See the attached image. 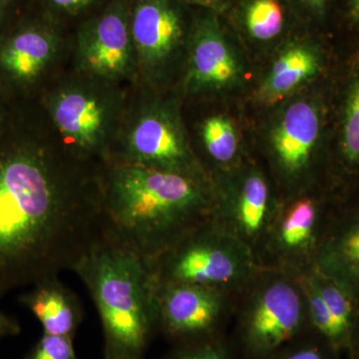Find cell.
Instances as JSON below:
<instances>
[{"instance_id":"19","label":"cell","mask_w":359,"mask_h":359,"mask_svg":"<svg viewBox=\"0 0 359 359\" xmlns=\"http://www.w3.org/2000/svg\"><path fill=\"white\" fill-rule=\"evenodd\" d=\"M306 271L311 276L321 299L327 304L328 311L334 321L335 327L344 344V353H346L349 337L358 316V304L339 285L316 271V269L309 268Z\"/></svg>"},{"instance_id":"11","label":"cell","mask_w":359,"mask_h":359,"mask_svg":"<svg viewBox=\"0 0 359 359\" xmlns=\"http://www.w3.org/2000/svg\"><path fill=\"white\" fill-rule=\"evenodd\" d=\"M231 297L203 285L156 283L159 330L179 344L215 337Z\"/></svg>"},{"instance_id":"23","label":"cell","mask_w":359,"mask_h":359,"mask_svg":"<svg viewBox=\"0 0 359 359\" xmlns=\"http://www.w3.org/2000/svg\"><path fill=\"white\" fill-rule=\"evenodd\" d=\"M268 359H340L341 353L313 330Z\"/></svg>"},{"instance_id":"30","label":"cell","mask_w":359,"mask_h":359,"mask_svg":"<svg viewBox=\"0 0 359 359\" xmlns=\"http://www.w3.org/2000/svg\"><path fill=\"white\" fill-rule=\"evenodd\" d=\"M346 353L347 354V359H359V308L353 332H351L348 344H347Z\"/></svg>"},{"instance_id":"31","label":"cell","mask_w":359,"mask_h":359,"mask_svg":"<svg viewBox=\"0 0 359 359\" xmlns=\"http://www.w3.org/2000/svg\"><path fill=\"white\" fill-rule=\"evenodd\" d=\"M304 1L316 11H323L327 4V0H304Z\"/></svg>"},{"instance_id":"7","label":"cell","mask_w":359,"mask_h":359,"mask_svg":"<svg viewBox=\"0 0 359 359\" xmlns=\"http://www.w3.org/2000/svg\"><path fill=\"white\" fill-rule=\"evenodd\" d=\"M27 4L0 34V89L13 103L32 102L70 65L73 40Z\"/></svg>"},{"instance_id":"9","label":"cell","mask_w":359,"mask_h":359,"mask_svg":"<svg viewBox=\"0 0 359 359\" xmlns=\"http://www.w3.org/2000/svg\"><path fill=\"white\" fill-rule=\"evenodd\" d=\"M129 0H114L85 23L73 40L71 67L115 83L137 81V59Z\"/></svg>"},{"instance_id":"5","label":"cell","mask_w":359,"mask_h":359,"mask_svg":"<svg viewBox=\"0 0 359 359\" xmlns=\"http://www.w3.org/2000/svg\"><path fill=\"white\" fill-rule=\"evenodd\" d=\"M156 283H189L240 295L261 266L218 217L149 263Z\"/></svg>"},{"instance_id":"32","label":"cell","mask_w":359,"mask_h":359,"mask_svg":"<svg viewBox=\"0 0 359 359\" xmlns=\"http://www.w3.org/2000/svg\"><path fill=\"white\" fill-rule=\"evenodd\" d=\"M351 16L354 20L359 22V0L351 1Z\"/></svg>"},{"instance_id":"4","label":"cell","mask_w":359,"mask_h":359,"mask_svg":"<svg viewBox=\"0 0 359 359\" xmlns=\"http://www.w3.org/2000/svg\"><path fill=\"white\" fill-rule=\"evenodd\" d=\"M129 85L115 83L68 66L36 99L49 128L79 159L103 164L121 125Z\"/></svg>"},{"instance_id":"13","label":"cell","mask_w":359,"mask_h":359,"mask_svg":"<svg viewBox=\"0 0 359 359\" xmlns=\"http://www.w3.org/2000/svg\"><path fill=\"white\" fill-rule=\"evenodd\" d=\"M311 268L339 285L359 306V202L327 209Z\"/></svg>"},{"instance_id":"22","label":"cell","mask_w":359,"mask_h":359,"mask_svg":"<svg viewBox=\"0 0 359 359\" xmlns=\"http://www.w3.org/2000/svg\"><path fill=\"white\" fill-rule=\"evenodd\" d=\"M340 155L348 171H359V79L347 102Z\"/></svg>"},{"instance_id":"12","label":"cell","mask_w":359,"mask_h":359,"mask_svg":"<svg viewBox=\"0 0 359 359\" xmlns=\"http://www.w3.org/2000/svg\"><path fill=\"white\" fill-rule=\"evenodd\" d=\"M327 209L313 198H299L276 211L263 252L261 268L302 273L313 266Z\"/></svg>"},{"instance_id":"18","label":"cell","mask_w":359,"mask_h":359,"mask_svg":"<svg viewBox=\"0 0 359 359\" xmlns=\"http://www.w3.org/2000/svg\"><path fill=\"white\" fill-rule=\"evenodd\" d=\"M318 70L316 54L306 47H292L276 61L259 89V98L266 104L283 100Z\"/></svg>"},{"instance_id":"20","label":"cell","mask_w":359,"mask_h":359,"mask_svg":"<svg viewBox=\"0 0 359 359\" xmlns=\"http://www.w3.org/2000/svg\"><path fill=\"white\" fill-rule=\"evenodd\" d=\"M201 139L208 156L215 162L226 164L235 159L238 152L237 133L226 118H207L201 126Z\"/></svg>"},{"instance_id":"15","label":"cell","mask_w":359,"mask_h":359,"mask_svg":"<svg viewBox=\"0 0 359 359\" xmlns=\"http://www.w3.org/2000/svg\"><path fill=\"white\" fill-rule=\"evenodd\" d=\"M238 65L230 47L209 22L198 26L188 43L184 84L187 91L198 93L231 84Z\"/></svg>"},{"instance_id":"25","label":"cell","mask_w":359,"mask_h":359,"mask_svg":"<svg viewBox=\"0 0 359 359\" xmlns=\"http://www.w3.org/2000/svg\"><path fill=\"white\" fill-rule=\"evenodd\" d=\"M166 359H231L230 354L216 337L179 344Z\"/></svg>"},{"instance_id":"24","label":"cell","mask_w":359,"mask_h":359,"mask_svg":"<svg viewBox=\"0 0 359 359\" xmlns=\"http://www.w3.org/2000/svg\"><path fill=\"white\" fill-rule=\"evenodd\" d=\"M25 359H78L73 339L43 334Z\"/></svg>"},{"instance_id":"14","label":"cell","mask_w":359,"mask_h":359,"mask_svg":"<svg viewBox=\"0 0 359 359\" xmlns=\"http://www.w3.org/2000/svg\"><path fill=\"white\" fill-rule=\"evenodd\" d=\"M275 214L266 179L259 172H252L238 189L233 204L219 210L218 219L252 250L259 264Z\"/></svg>"},{"instance_id":"10","label":"cell","mask_w":359,"mask_h":359,"mask_svg":"<svg viewBox=\"0 0 359 359\" xmlns=\"http://www.w3.org/2000/svg\"><path fill=\"white\" fill-rule=\"evenodd\" d=\"M131 32L137 59V81L157 91L167 68L183 44L184 25L171 0H134Z\"/></svg>"},{"instance_id":"8","label":"cell","mask_w":359,"mask_h":359,"mask_svg":"<svg viewBox=\"0 0 359 359\" xmlns=\"http://www.w3.org/2000/svg\"><path fill=\"white\" fill-rule=\"evenodd\" d=\"M241 294L240 339L250 359H268L311 332L306 294L294 273L261 268Z\"/></svg>"},{"instance_id":"6","label":"cell","mask_w":359,"mask_h":359,"mask_svg":"<svg viewBox=\"0 0 359 359\" xmlns=\"http://www.w3.org/2000/svg\"><path fill=\"white\" fill-rule=\"evenodd\" d=\"M153 95V89L139 82L129 85L121 125L106 163L204 177L178 116Z\"/></svg>"},{"instance_id":"28","label":"cell","mask_w":359,"mask_h":359,"mask_svg":"<svg viewBox=\"0 0 359 359\" xmlns=\"http://www.w3.org/2000/svg\"><path fill=\"white\" fill-rule=\"evenodd\" d=\"M15 106L16 103L11 102L0 89V136L8 126Z\"/></svg>"},{"instance_id":"21","label":"cell","mask_w":359,"mask_h":359,"mask_svg":"<svg viewBox=\"0 0 359 359\" xmlns=\"http://www.w3.org/2000/svg\"><path fill=\"white\" fill-rule=\"evenodd\" d=\"M283 14L278 0H254L247 13V25L255 39L269 40L282 32Z\"/></svg>"},{"instance_id":"29","label":"cell","mask_w":359,"mask_h":359,"mask_svg":"<svg viewBox=\"0 0 359 359\" xmlns=\"http://www.w3.org/2000/svg\"><path fill=\"white\" fill-rule=\"evenodd\" d=\"M20 332L21 327L18 320L0 311V339L16 337Z\"/></svg>"},{"instance_id":"2","label":"cell","mask_w":359,"mask_h":359,"mask_svg":"<svg viewBox=\"0 0 359 359\" xmlns=\"http://www.w3.org/2000/svg\"><path fill=\"white\" fill-rule=\"evenodd\" d=\"M102 235L147 263L218 217L205 177L103 163Z\"/></svg>"},{"instance_id":"17","label":"cell","mask_w":359,"mask_h":359,"mask_svg":"<svg viewBox=\"0 0 359 359\" xmlns=\"http://www.w3.org/2000/svg\"><path fill=\"white\" fill-rule=\"evenodd\" d=\"M32 287L21 295L20 302L41 323L43 334L74 339L83 320V309L77 295L58 276Z\"/></svg>"},{"instance_id":"1","label":"cell","mask_w":359,"mask_h":359,"mask_svg":"<svg viewBox=\"0 0 359 359\" xmlns=\"http://www.w3.org/2000/svg\"><path fill=\"white\" fill-rule=\"evenodd\" d=\"M101 165L71 154L36 101L0 136V299L73 269L102 237Z\"/></svg>"},{"instance_id":"26","label":"cell","mask_w":359,"mask_h":359,"mask_svg":"<svg viewBox=\"0 0 359 359\" xmlns=\"http://www.w3.org/2000/svg\"><path fill=\"white\" fill-rule=\"evenodd\" d=\"M94 0H42L45 8L74 15L88 7Z\"/></svg>"},{"instance_id":"33","label":"cell","mask_w":359,"mask_h":359,"mask_svg":"<svg viewBox=\"0 0 359 359\" xmlns=\"http://www.w3.org/2000/svg\"><path fill=\"white\" fill-rule=\"evenodd\" d=\"M189 1L195 2V4H201L205 6H214L219 1V0H189Z\"/></svg>"},{"instance_id":"16","label":"cell","mask_w":359,"mask_h":359,"mask_svg":"<svg viewBox=\"0 0 359 359\" xmlns=\"http://www.w3.org/2000/svg\"><path fill=\"white\" fill-rule=\"evenodd\" d=\"M320 133V118L313 105L304 101L290 106L273 135V152L287 176H297L308 168Z\"/></svg>"},{"instance_id":"27","label":"cell","mask_w":359,"mask_h":359,"mask_svg":"<svg viewBox=\"0 0 359 359\" xmlns=\"http://www.w3.org/2000/svg\"><path fill=\"white\" fill-rule=\"evenodd\" d=\"M25 4V0H0V34Z\"/></svg>"},{"instance_id":"3","label":"cell","mask_w":359,"mask_h":359,"mask_svg":"<svg viewBox=\"0 0 359 359\" xmlns=\"http://www.w3.org/2000/svg\"><path fill=\"white\" fill-rule=\"evenodd\" d=\"M73 271L100 316L103 359H144L159 330L156 280L147 262L102 235Z\"/></svg>"}]
</instances>
